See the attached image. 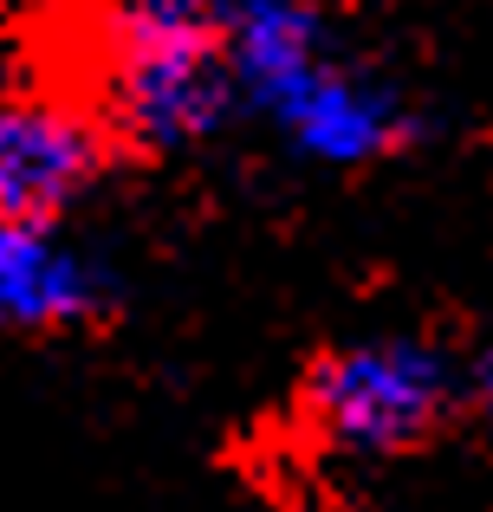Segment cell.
I'll return each instance as SVG.
<instances>
[{
    "instance_id": "4",
    "label": "cell",
    "mask_w": 493,
    "mask_h": 512,
    "mask_svg": "<svg viewBox=\"0 0 493 512\" xmlns=\"http://www.w3.org/2000/svg\"><path fill=\"white\" fill-rule=\"evenodd\" d=\"M111 130L59 91H0V221H72L111 169Z\"/></svg>"
},
{
    "instance_id": "5",
    "label": "cell",
    "mask_w": 493,
    "mask_h": 512,
    "mask_svg": "<svg viewBox=\"0 0 493 512\" xmlns=\"http://www.w3.org/2000/svg\"><path fill=\"white\" fill-rule=\"evenodd\" d=\"M111 266L72 234V221H0V331L65 338L104 318Z\"/></svg>"
},
{
    "instance_id": "1",
    "label": "cell",
    "mask_w": 493,
    "mask_h": 512,
    "mask_svg": "<svg viewBox=\"0 0 493 512\" xmlns=\"http://www.w3.org/2000/svg\"><path fill=\"white\" fill-rule=\"evenodd\" d=\"M241 111L318 169H370L409 143V104L338 33L325 0H221Z\"/></svg>"
},
{
    "instance_id": "2",
    "label": "cell",
    "mask_w": 493,
    "mask_h": 512,
    "mask_svg": "<svg viewBox=\"0 0 493 512\" xmlns=\"http://www.w3.org/2000/svg\"><path fill=\"white\" fill-rule=\"evenodd\" d=\"M493 409V350H448L416 331L331 344L305 370L299 422L351 461H390L435 441L455 415Z\"/></svg>"
},
{
    "instance_id": "3",
    "label": "cell",
    "mask_w": 493,
    "mask_h": 512,
    "mask_svg": "<svg viewBox=\"0 0 493 512\" xmlns=\"http://www.w3.org/2000/svg\"><path fill=\"white\" fill-rule=\"evenodd\" d=\"M111 143L189 150L234 111L221 0H111L98 46V104Z\"/></svg>"
}]
</instances>
